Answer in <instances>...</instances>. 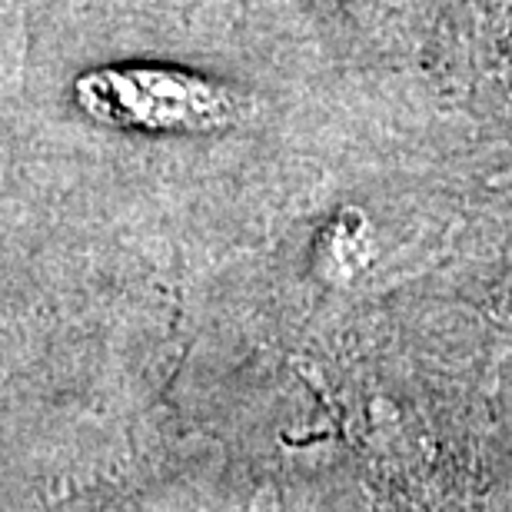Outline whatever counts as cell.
Returning <instances> with one entry per match:
<instances>
[{"mask_svg": "<svg viewBox=\"0 0 512 512\" xmlns=\"http://www.w3.org/2000/svg\"><path fill=\"white\" fill-rule=\"evenodd\" d=\"M70 100L90 124L150 137L220 133L247 114L237 87L163 60H117L80 70Z\"/></svg>", "mask_w": 512, "mask_h": 512, "instance_id": "6da1fadb", "label": "cell"}, {"mask_svg": "<svg viewBox=\"0 0 512 512\" xmlns=\"http://www.w3.org/2000/svg\"><path fill=\"white\" fill-rule=\"evenodd\" d=\"M376 230L363 207H340L323 223L310 250V270L330 290H353L376 263Z\"/></svg>", "mask_w": 512, "mask_h": 512, "instance_id": "7a4b0ae2", "label": "cell"}]
</instances>
